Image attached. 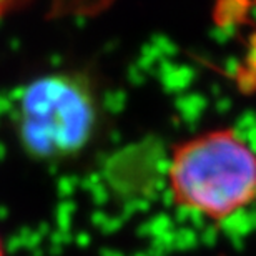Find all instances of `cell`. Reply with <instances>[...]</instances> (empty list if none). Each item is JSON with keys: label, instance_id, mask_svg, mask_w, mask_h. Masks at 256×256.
<instances>
[{"label": "cell", "instance_id": "cell-3", "mask_svg": "<svg viewBox=\"0 0 256 256\" xmlns=\"http://www.w3.org/2000/svg\"><path fill=\"white\" fill-rule=\"evenodd\" d=\"M27 0H0V15L8 14L12 10L18 8L20 5H24Z\"/></svg>", "mask_w": 256, "mask_h": 256}, {"label": "cell", "instance_id": "cell-2", "mask_svg": "<svg viewBox=\"0 0 256 256\" xmlns=\"http://www.w3.org/2000/svg\"><path fill=\"white\" fill-rule=\"evenodd\" d=\"M15 130L37 158H64L80 152L98 124L92 82L75 72H57L25 85L15 100Z\"/></svg>", "mask_w": 256, "mask_h": 256}, {"label": "cell", "instance_id": "cell-4", "mask_svg": "<svg viewBox=\"0 0 256 256\" xmlns=\"http://www.w3.org/2000/svg\"><path fill=\"white\" fill-rule=\"evenodd\" d=\"M0 256H5V252H4V243H2V240H0Z\"/></svg>", "mask_w": 256, "mask_h": 256}, {"label": "cell", "instance_id": "cell-1", "mask_svg": "<svg viewBox=\"0 0 256 256\" xmlns=\"http://www.w3.org/2000/svg\"><path fill=\"white\" fill-rule=\"evenodd\" d=\"M178 206L208 220H226L256 198V155L230 128L178 143L168 166Z\"/></svg>", "mask_w": 256, "mask_h": 256}]
</instances>
